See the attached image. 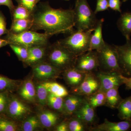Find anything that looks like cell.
Returning <instances> with one entry per match:
<instances>
[{
    "mask_svg": "<svg viewBox=\"0 0 131 131\" xmlns=\"http://www.w3.org/2000/svg\"><path fill=\"white\" fill-rule=\"evenodd\" d=\"M33 24L30 30H43L52 36L59 34H70L74 27L73 9L54 8L47 2L37 5L32 13Z\"/></svg>",
    "mask_w": 131,
    "mask_h": 131,
    "instance_id": "1",
    "label": "cell"
},
{
    "mask_svg": "<svg viewBox=\"0 0 131 131\" xmlns=\"http://www.w3.org/2000/svg\"><path fill=\"white\" fill-rule=\"evenodd\" d=\"M13 20L21 19H32V13L27 8L19 5L15 6L11 13Z\"/></svg>",
    "mask_w": 131,
    "mask_h": 131,
    "instance_id": "30",
    "label": "cell"
},
{
    "mask_svg": "<svg viewBox=\"0 0 131 131\" xmlns=\"http://www.w3.org/2000/svg\"><path fill=\"white\" fill-rule=\"evenodd\" d=\"M36 94L39 102L40 105L44 106L47 103V97L49 93L43 83H40L37 86Z\"/></svg>",
    "mask_w": 131,
    "mask_h": 131,
    "instance_id": "34",
    "label": "cell"
},
{
    "mask_svg": "<svg viewBox=\"0 0 131 131\" xmlns=\"http://www.w3.org/2000/svg\"><path fill=\"white\" fill-rule=\"evenodd\" d=\"M38 118L43 126L50 128L56 125L59 119V116L56 113L45 110L39 114Z\"/></svg>",
    "mask_w": 131,
    "mask_h": 131,
    "instance_id": "22",
    "label": "cell"
},
{
    "mask_svg": "<svg viewBox=\"0 0 131 131\" xmlns=\"http://www.w3.org/2000/svg\"><path fill=\"white\" fill-rule=\"evenodd\" d=\"M63 97H60L49 93L47 103L54 110L63 114L64 108Z\"/></svg>",
    "mask_w": 131,
    "mask_h": 131,
    "instance_id": "29",
    "label": "cell"
},
{
    "mask_svg": "<svg viewBox=\"0 0 131 131\" xmlns=\"http://www.w3.org/2000/svg\"><path fill=\"white\" fill-rule=\"evenodd\" d=\"M63 1H69V0H63Z\"/></svg>",
    "mask_w": 131,
    "mask_h": 131,
    "instance_id": "45",
    "label": "cell"
},
{
    "mask_svg": "<svg viewBox=\"0 0 131 131\" xmlns=\"http://www.w3.org/2000/svg\"><path fill=\"white\" fill-rule=\"evenodd\" d=\"M73 115L81 120L91 127L94 126L96 121L95 108L90 105L86 98Z\"/></svg>",
    "mask_w": 131,
    "mask_h": 131,
    "instance_id": "13",
    "label": "cell"
},
{
    "mask_svg": "<svg viewBox=\"0 0 131 131\" xmlns=\"http://www.w3.org/2000/svg\"><path fill=\"white\" fill-rule=\"evenodd\" d=\"M43 83L50 93L63 98L69 94L65 87L59 83L55 82H45Z\"/></svg>",
    "mask_w": 131,
    "mask_h": 131,
    "instance_id": "25",
    "label": "cell"
},
{
    "mask_svg": "<svg viewBox=\"0 0 131 131\" xmlns=\"http://www.w3.org/2000/svg\"><path fill=\"white\" fill-rule=\"evenodd\" d=\"M122 77L123 83L125 85L126 89L131 90V77H126L122 75Z\"/></svg>",
    "mask_w": 131,
    "mask_h": 131,
    "instance_id": "42",
    "label": "cell"
},
{
    "mask_svg": "<svg viewBox=\"0 0 131 131\" xmlns=\"http://www.w3.org/2000/svg\"><path fill=\"white\" fill-rule=\"evenodd\" d=\"M64 99L63 114L72 116L85 100V96L73 93L68 95Z\"/></svg>",
    "mask_w": 131,
    "mask_h": 131,
    "instance_id": "16",
    "label": "cell"
},
{
    "mask_svg": "<svg viewBox=\"0 0 131 131\" xmlns=\"http://www.w3.org/2000/svg\"><path fill=\"white\" fill-rule=\"evenodd\" d=\"M95 74L100 81L99 91L106 92L115 88H119L123 83L122 74L118 72H105L98 70Z\"/></svg>",
    "mask_w": 131,
    "mask_h": 131,
    "instance_id": "8",
    "label": "cell"
},
{
    "mask_svg": "<svg viewBox=\"0 0 131 131\" xmlns=\"http://www.w3.org/2000/svg\"><path fill=\"white\" fill-rule=\"evenodd\" d=\"M51 35L46 33H40L31 30L21 33L15 34L9 32L4 39L10 44L23 46L30 48L38 45L49 44V40Z\"/></svg>",
    "mask_w": 131,
    "mask_h": 131,
    "instance_id": "5",
    "label": "cell"
},
{
    "mask_svg": "<svg viewBox=\"0 0 131 131\" xmlns=\"http://www.w3.org/2000/svg\"><path fill=\"white\" fill-rule=\"evenodd\" d=\"M19 82L0 75V93H12L17 89Z\"/></svg>",
    "mask_w": 131,
    "mask_h": 131,
    "instance_id": "26",
    "label": "cell"
},
{
    "mask_svg": "<svg viewBox=\"0 0 131 131\" xmlns=\"http://www.w3.org/2000/svg\"><path fill=\"white\" fill-rule=\"evenodd\" d=\"M10 93H0V115H5L6 114Z\"/></svg>",
    "mask_w": 131,
    "mask_h": 131,
    "instance_id": "35",
    "label": "cell"
},
{
    "mask_svg": "<svg viewBox=\"0 0 131 131\" xmlns=\"http://www.w3.org/2000/svg\"><path fill=\"white\" fill-rule=\"evenodd\" d=\"M77 57L58 41L49 45L46 58L47 62L64 71L74 68Z\"/></svg>",
    "mask_w": 131,
    "mask_h": 131,
    "instance_id": "2",
    "label": "cell"
},
{
    "mask_svg": "<svg viewBox=\"0 0 131 131\" xmlns=\"http://www.w3.org/2000/svg\"><path fill=\"white\" fill-rule=\"evenodd\" d=\"M56 130L57 131H68V122H63L57 126Z\"/></svg>",
    "mask_w": 131,
    "mask_h": 131,
    "instance_id": "41",
    "label": "cell"
},
{
    "mask_svg": "<svg viewBox=\"0 0 131 131\" xmlns=\"http://www.w3.org/2000/svg\"><path fill=\"white\" fill-rule=\"evenodd\" d=\"M104 19L98 20L96 25L91 34L90 41V50H100L105 45L102 35V27Z\"/></svg>",
    "mask_w": 131,
    "mask_h": 131,
    "instance_id": "17",
    "label": "cell"
},
{
    "mask_svg": "<svg viewBox=\"0 0 131 131\" xmlns=\"http://www.w3.org/2000/svg\"><path fill=\"white\" fill-rule=\"evenodd\" d=\"M64 72V77L68 85L76 89L80 86L84 80L86 73L77 69L74 68H70Z\"/></svg>",
    "mask_w": 131,
    "mask_h": 131,
    "instance_id": "18",
    "label": "cell"
},
{
    "mask_svg": "<svg viewBox=\"0 0 131 131\" xmlns=\"http://www.w3.org/2000/svg\"><path fill=\"white\" fill-rule=\"evenodd\" d=\"M40 121L36 116L28 117L24 121L21 125V130L24 131L35 130L40 126Z\"/></svg>",
    "mask_w": 131,
    "mask_h": 131,
    "instance_id": "32",
    "label": "cell"
},
{
    "mask_svg": "<svg viewBox=\"0 0 131 131\" xmlns=\"http://www.w3.org/2000/svg\"><path fill=\"white\" fill-rule=\"evenodd\" d=\"M85 97L90 105L95 109L98 107L105 105V92L98 90L96 93Z\"/></svg>",
    "mask_w": 131,
    "mask_h": 131,
    "instance_id": "27",
    "label": "cell"
},
{
    "mask_svg": "<svg viewBox=\"0 0 131 131\" xmlns=\"http://www.w3.org/2000/svg\"><path fill=\"white\" fill-rule=\"evenodd\" d=\"M109 8L111 9L121 13V2L120 0H108Z\"/></svg>",
    "mask_w": 131,
    "mask_h": 131,
    "instance_id": "39",
    "label": "cell"
},
{
    "mask_svg": "<svg viewBox=\"0 0 131 131\" xmlns=\"http://www.w3.org/2000/svg\"><path fill=\"white\" fill-rule=\"evenodd\" d=\"M127 1H128V0H122V1H123V2H126Z\"/></svg>",
    "mask_w": 131,
    "mask_h": 131,
    "instance_id": "44",
    "label": "cell"
},
{
    "mask_svg": "<svg viewBox=\"0 0 131 131\" xmlns=\"http://www.w3.org/2000/svg\"><path fill=\"white\" fill-rule=\"evenodd\" d=\"M119 88H115L106 92L105 105L112 109H117L123 99L120 95Z\"/></svg>",
    "mask_w": 131,
    "mask_h": 131,
    "instance_id": "21",
    "label": "cell"
},
{
    "mask_svg": "<svg viewBox=\"0 0 131 131\" xmlns=\"http://www.w3.org/2000/svg\"><path fill=\"white\" fill-rule=\"evenodd\" d=\"M68 125L70 131H90L92 127L74 116L68 121Z\"/></svg>",
    "mask_w": 131,
    "mask_h": 131,
    "instance_id": "28",
    "label": "cell"
},
{
    "mask_svg": "<svg viewBox=\"0 0 131 131\" xmlns=\"http://www.w3.org/2000/svg\"><path fill=\"white\" fill-rule=\"evenodd\" d=\"M1 5H4L7 7L9 8L11 13L15 7L12 0H0V6Z\"/></svg>",
    "mask_w": 131,
    "mask_h": 131,
    "instance_id": "40",
    "label": "cell"
},
{
    "mask_svg": "<svg viewBox=\"0 0 131 131\" xmlns=\"http://www.w3.org/2000/svg\"><path fill=\"white\" fill-rule=\"evenodd\" d=\"M32 19H21L13 20L9 32L15 34L21 33L30 30L32 26Z\"/></svg>",
    "mask_w": 131,
    "mask_h": 131,
    "instance_id": "23",
    "label": "cell"
},
{
    "mask_svg": "<svg viewBox=\"0 0 131 131\" xmlns=\"http://www.w3.org/2000/svg\"><path fill=\"white\" fill-rule=\"evenodd\" d=\"M6 19L2 12L0 11V37L9 32L7 28Z\"/></svg>",
    "mask_w": 131,
    "mask_h": 131,
    "instance_id": "38",
    "label": "cell"
},
{
    "mask_svg": "<svg viewBox=\"0 0 131 131\" xmlns=\"http://www.w3.org/2000/svg\"><path fill=\"white\" fill-rule=\"evenodd\" d=\"M38 1H39H39H40V0H38Z\"/></svg>",
    "mask_w": 131,
    "mask_h": 131,
    "instance_id": "46",
    "label": "cell"
},
{
    "mask_svg": "<svg viewBox=\"0 0 131 131\" xmlns=\"http://www.w3.org/2000/svg\"><path fill=\"white\" fill-rule=\"evenodd\" d=\"M19 94L27 101L31 102L34 101L37 95L36 90L31 80H27L25 82L19 90Z\"/></svg>",
    "mask_w": 131,
    "mask_h": 131,
    "instance_id": "20",
    "label": "cell"
},
{
    "mask_svg": "<svg viewBox=\"0 0 131 131\" xmlns=\"http://www.w3.org/2000/svg\"><path fill=\"white\" fill-rule=\"evenodd\" d=\"M18 126L14 120L6 115H0V131H15Z\"/></svg>",
    "mask_w": 131,
    "mask_h": 131,
    "instance_id": "31",
    "label": "cell"
},
{
    "mask_svg": "<svg viewBox=\"0 0 131 131\" xmlns=\"http://www.w3.org/2000/svg\"><path fill=\"white\" fill-rule=\"evenodd\" d=\"M131 128V121L112 122L105 119L104 122L91 127L90 131H127Z\"/></svg>",
    "mask_w": 131,
    "mask_h": 131,
    "instance_id": "15",
    "label": "cell"
},
{
    "mask_svg": "<svg viewBox=\"0 0 131 131\" xmlns=\"http://www.w3.org/2000/svg\"><path fill=\"white\" fill-rule=\"evenodd\" d=\"M117 26L126 40H130L131 12L122 14L117 21Z\"/></svg>",
    "mask_w": 131,
    "mask_h": 131,
    "instance_id": "19",
    "label": "cell"
},
{
    "mask_svg": "<svg viewBox=\"0 0 131 131\" xmlns=\"http://www.w3.org/2000/svg\"><path fill=\"white\" fill-rule=\"evenodd\" d=\"M9 45L8 42L5 39L0 38V48L6 46L7 45Z\"/></svg>",
    "mask_w": 131,
    "mask_h": 131,
    "instance_id": "43",
    "label": "cell"
},
{
    "mask_svg": "<svg viewBox=\"0 0 131 131\" xmlns=\"http://www.w3.org/2000/svg\"><path fill=\"white\" fill-rule=\"evenodd\" d=\"M108 0H96V7L94 13L96 14L99 12L108 10Z\"/></svg>",
    "mask_w": 131,
    "mask_h": 131,
    "instance_id": "37",
    "label": "cell"
},
{
    "mask_svg": "<svg viewBox=\"0 0 131 131\" xmlns=\"http://www.w3.org/2000/svg\"><path fill=\"white\" fill-rule=\"evenodd\" d=\"M16 1L18 5L26 8L32 13L35 10L39 2L38 0H16Z\"/></svg>",
    "mask_w": 131,
    "mask_h": 131,
    "instance_id": "36",
    "label": "cell"
},
{
    "mask_svg": "<svg viewBox=\"0 0 131 131\" xmlns=\"http://www.w3.org/2000/svg\"><path fill=\"white\" fill-rule=\"evenodd\" d=\"M20 61L24 62L28 56V48L20 45L10 44L9 45Z\"/></svg>",
    "mask_w": 131,
    "mask_h": 131,
    "instance_id": "33",
    "label": "cell"
},
{
    "mask_svg": "<svg viewBox=\"0 0 131 131\" xmlns=\"http://www.w3.org/2000/svg\"><path fill=\"white\" fill-rule=\"evenodd\" d=\"M118 116L122 120L131 121V95L123 99L117 108Z\"/></svg>",
    "mask_w": 131,
    "mask_h": 131,
    "instance_id": "24",
    "label": "cell"
},
{
    "mask_svg": "<svg viewBox=\"0 0 131 131\" xmlns=\"http://www.w3.org/2000/svg\"><path fill=\"white\" fill-rule=\"evenodd\" d=\"M97 52L99 70L105 72H118L122 74L115 45H111L106 43L105 45Z\"/></svg>",
    "mask_w": 131,
    "mask_h": 131,
    "instance_id": "6",
    "label": "cell"
},
{
    "mask_svg": "<svg viewBox=\"0 0 131 131\" xmlns=\"http://www.w3.org/2000/svg\"><path fill=\"white\" fill-rule=\"evenodd\" d=\"M32 66L34 77L40 80L56 78L62 72L46 61H42Z\"/></svg>",
    "mask_w": 131,
    "mask_h": 131,
    "instance_id": "12",
    "label": "cell"
},
{
    "mask_svg": "<svg viewBox=\"0 0 131 131\" xmlns=\"http://www.w3.org/2000/svg\"><path fill=\"white\" fill-rule=\"evenodd\" d=\"M100 88V81L95 73H86L80 86L73 90V93L82 96H88L98 91Z\"/></svg>",
    "mask_w": 131,
    "mask_h": 131,
    "instance_id": "11",
    "label": "cell"
},
{
    "mask_svg": "<svg viewBox=\"0 0 131 131\" xmlns=\"http://www.w3.org/2000/svg\"><path fill=\"white\" fill-rule=\"evenodd\" d=\"M74 12V27L78 30H94L98 20L87 0H76Z\"/></svg>",
    "mask_w": 131,
    "mask_h": 131,
    "instance_id": "3",
    "label": "cell"
},
{
    "mask_svg": "<svg viewBox=\"0 0 131 131\" xmlns=\"http://www.w3.org/2000/svg\"><path fill=\"white\" fill-rule=\"evenodd\" d=\"M49 44L38 45L28 48V56L25 62L26 65L33 66L45 61L46 57Z\"/></svg>",
    "mask_w": 131,
    "mask_h": 131,
    "instance_id": "14",
    "label": "cell"
},
{
    "mask_svg": "<svg viewBox=\"0 0 131 131\" xmlns=\"http://www.w3.org/2000/svg\"><path fill=\"white\" fill-rule=\"evenodd\" d=\"M126 40V43L123 45L115 46L122 75L126 77H131V41Z\"/></svg>",
    "mask_w": 131,
    "mask_h": 131,
    "instance_id": "10",
    "label": "cell"
},
{
    "mask_svg": "<svg viewBox=\"0 0 131 131\" xmlns=\"http://www.w3.org/2000/svg\"><path fill=\"white\" fill-rule=\"evenodd\" d=\"M28 106L10 93L5 115L14 121L21 119L30 113Z\"/></svg>",
    "mask_w": 131,
    "mask_h": 131,
    "instance_id": "9",
    "label": "cell"
},
{
    "mask_svg": "<svg viewBox=\"0 0 131 131\" xmlns=\"http://www.w3.org/2000/svg\"><path fill=\"white\" fill-rule=\"evenodd\" d=\"M94 30L74 31L58 42L77 56L90 50V38Z\"/></svg>",
    "mask_w": 131,
    "mask_h": 131,
    "instance_id": "4",
    "label": "cell"
},
{
    "mask_svg": "<svg viewBox=\"0 0 131 131\" xmlns=\"http://www.w3.org/2000/svg\"><path fill=\"white\" fill-rule=\"evenodd\" d=\"M74 68L85 73L98 71L99 63L97 51L89 50L77 56Z\"/></svg>",
    "mask_w": 131,
    "mask_h": 131,
    "instance_id": "7",
    "label": "cell"
}]
</instances>
